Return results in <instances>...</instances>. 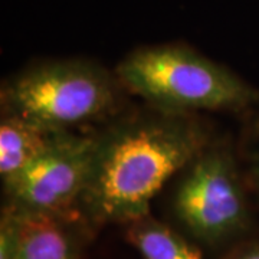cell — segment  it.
<instances>
[{
  "label": "cell",
  "mask_w": 259,
  "mask_h": 259,
  "mask_svg": "<svg viewBox=\"0 0 259 259\" xmlns=\"http://www.w3.org/2000/svg\"><path fill=\"white\" fill-rule=\"evenodd\" d=\"M209 147V133L186 112L157 110L100 136L93 171L79 203L87 226L128 225L150 214L167 180Z\"/></svg>",
  "instance_id": "obj_1"
},
{
  "label": "cell",
  "mask_w": 259,
  "mask_h": 259,
  "mask_svg": "<svg viewBox=\"0 0 259 259\" xmlns=\"http://www.w3.org/2000/svg\"><path fill=\"white\" fill-rule=\"evenodd\" d=\"M117 78L163 111H241L259 100L238 75L180 44L136 49L118 64Z\"/></svg>",
  "instance_id": "obj_2"
},
{
  "label": "cell",
  "mask_w": 259,
  "mask_h": 259,
  "mask_svg": "<svg viewBox=\"0 0 259 259\" xmlns=\"http://www.w3.org/2000/svg\"><path fill=\"white\" fill-rule=\"evenodd\" d=\"M118 78L98 65L65 59L28 68L2 87V114L51 131H71L111 115Z\"/></svg>",
  "instance_id": "obj_3"
},
{
  "label": "cell",
  "mask_w": 259,
  "mask_h": 259,
  "mask_svg": "<svg viewBox=\"0 0 259 259\" xmlns=\"http://www.w3.org/2000/svg\"><path fill=\"white\" fill-rule=\"evenodd\" d=\"M100 136L62 133L25 171L3 186L6 207L18 214L83 222L79 203L91 177Z\"/></svg>",
  "instance_id": "obj_4"
},
{
  "label": "cell",
  "mask_w": 259,
  "mask_h": 259,
  "mask_svg": "<svg viewBox=\"0 0 259 259\" xmlns=\"http://www.w3.org/2000/svg\"><path fill=\"white\" fill-rule=\"evenodd\" d=\"M173 209L186 231L206 245H221L245 231L249 209L231 153L207 147L194 158L177 187Z\"/></svg>",
  "instance_id": "obj_5"
},
{
  "label": "cell",
  "mask_w": 259,
  "mask_h": 259,
  "mask_svg": "<svg viewBox=\"0 0 259 259\" xmlns=\"http://www.w3.org/2000/svg\"><path fill=\"white\" fill-rule=\"evenodd\" d=\"M78 225L85 223L18 214L5 207L0 222V259H81V242L75 231Z\"/></svg>",
  "instance_id": "obj_6"
},
{
  "label": "cell",
  "mask_w": 259,
  "mask_h": 259,
  "mask_svg": "<svg viewBox=\"0 0 259 259\" xmlns=\"http://www.w3.org/2000/svg\"><path fill=\"white\" fill-rule=\"evenodd\" d=\"M65 131H51L16 117L0 122V177L3 186L25 171Z\"/></svg>",
  "instance_id": "obj_7"
},
{
  "label": "cell",
  "mask_w": 259,
  "mask_h": 259,
  "mask_svg": "<svg viewBox=\"0 0 259 259\" xmlns=\"http://www.w3.org/2000/svg\"><path fill=\"white\" fill-rule=\"evenodd\" d=\"M125 239L143 259H204L200 249L151 214L128 223Z\"/></svg>",
  "instance_id": "obj_8"
},
{
  "label": "cell",
  "mask_w": 259,
  "mask_h": 259,
  "mask_svg": "<svg viewBox=\"0 0 259 259\" xmlns=\"http://www.w3.org/2000/svg\"><path fill=\"white\" fill-rule=\"evenodd\" d=\"M228 259H259V242L248 243L233 252Z\"/></svg>",
  "instance_id": "obj_9"
},
{
  "label": "cell",
  "mask_w": 259,
  "mask_h": 259,
  "mask_svg": "<svg viewBox=\"0 0 259 259\" xmlns=\"http://www.w3.org/2000/svg\"><path fill=\"white\" fill-rule=\"evenodd\" d=\"M252 170H253V176H255V180L259 186V146L258 150L255 151V156H253V166H252Z\"/></svg>",
  "instance_id": "obj_10"
}]
</instances>
